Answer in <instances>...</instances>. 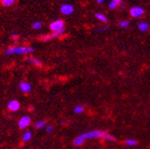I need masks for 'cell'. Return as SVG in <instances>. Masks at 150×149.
Returning <instances> with one entry per match:
<instances>
[{
	"label": "cell",
	"instance_id": "cell-1",
	"mask_svg": "<svg viewBox=\"0 0 150 149\" xmlns=\"http://www.w3.org/2000/svg\"><path fill=\"white\" fill-rule=\"evenodd\" d=\"M81 136L85 139V140H90V139H102V140L108 141V142H114L116 140L115 136H112L110 133L102 131V130H92V131L82 134Z\"/></svg>",
	"mask_w": 150,
	"mask_h": 149
},
{
	"label": "cell",
	"instance_id": "cell-2",
	"mask_svg": "<svg viewBox=\"0 0 150 149\" xmlns=\"http://www.w3.org/2000/svg\"><path fill=\"white\" fill-rule=\"evenodd\" d=\"M35 51V48L32 46H14L7 48L5 50L6 55H26Z\"/></svg>",
	"mask_w": 150,
	"mask_h": 149
},
{
	"label": "cell",
	"instance_id": "cell-3",
	"mask_svg": "<svg viewBox=\"0 0 150 149\" xmlns=\"http://www.w3.org/2000/svg\"><path fill=\"white\" fill-rule=\"evenodd\" d=\"M64 27H65V23L62 19H56L51 22L49 26L50 29L52 32H57L62 29H64Z\"/></svg>",
	"mask_w": 150,
	"mask_h": 149
},
{
	"label": "cell",
	"instance_id": "cell-4",
	"mask_svg": "<svg viewBox=\"0 0 150 149\" xmlns=\"http://www.w3.org/2000/svg\"><path fill=\"white\" fill-rule=\"evenodd\" d=\"M60 13H62V15L70 16V15H72V14L74 12V7H73V6L72 4L64 3V4L62 5V6H60Z\"/></svg>",
	"mask_w": 150,
	"mask_h": 149
},
{
	"label": "cell",
	"instance_id": "cell-5",
	"mask_svg": "<svg viewBox=\"0 0 150 149\" xmlns=\"http://www.w3.org/2000/svg\"><path fill=\"white\" fill-rule=\"evenodd\" d=\"M64 33H65V29H62V30H60V31H57V32H52L51 34L41 36L40 39H41L42 41H49V40H51V39H56V38H59V37L62 36Z\"/></svg>",
	"mask_w": 150,
	"mask_h": 149
},
{
	"label": "cell",
	"instance_id": "cell-6",
	"mask_svg": "<svg viewBox=\"0 0 150 149\" xmlns=\"http://www.w3.org/2000/svg\"><path fill=\"white\" fill-rule=\"evenodd\" d=\"M129 12H130V15L133 17H140L144 15L145 10L141 7H131Z\"/></svg>",
	"mask_w": 150,
	"mask_h": 149
},
{
	"label": "cell",
	"instance_id": "cell-7",
	"mask_svg": "<svg viewBox=\"0 0 150 149\" xmlns=\"http://www.w3.org/2000/svg\"><path fill=\"white\" fill-rule=\"evenodd\" d=\"M30 122H31L30 117H29V116H23L18 121V126H19L20 129H25L30 124Z\"/></svg>",
	"mask_w": 150,
	"mask_h": 149
},
{
	"label": "cell",
	"instance_id": "cell-8",
	"mask_svg": "<svg viewBox=\"0 0 150 149\" xmlns=\"http://www.w3.org/2000/svg\"><path fill=\"white\" fill-rule=\"evenodd\" d=\"M20 108V102L17 100H12L8 102L7 104V109L11 112H17Z\"/></svg>",
	"mask_w": 150,
	"mask_h": 149
},
{
	"label": "cell",
	"instance_id": "cell-9",
	"mask_svg": "<svg viewBox=\"0 0 150 149\" xmlns=\"http://www.w3.org/2000/svg\"><path fill=\"white\" fill-rule=\"evenodd\" d=\"M19 88H20V90L23 92H25V94H27V92H29L31 91V89H32L31 85L29 84V82H21L19 83Z\"/></svg>",
	"mask_w": 150,
	"mask_h": 149
},
{
	"label": "cell",
	"instance_id": "cell-10",
	"mask_svg": "<svg viewBox=\"0 0 150 149\" xmlns=\"http://www.w3.org/2000/svg\"><path fill=\"white\" fill-rule=\"evenodd\" d=\"M27 61L31 63V64H34V65H36V66H38V67H41L42 65H43V63H42L41 60H40L39 59H37V58H34V57L27 58Z\"/></svg>",
	"mask_w": 150,
	"mask_h": 149
},
{
	"label": "cell",
	"instance_id": "cell-11",
	"mask_svg": "<svg viewBox=\"0 0 150 149\" xmlns=\"http://www.w3.org/2000/svg\"><path fill=\"white\" fill-rule=\"evenodd\" d=\"M84 142H85V139H84L82 136H79L73 139V145L75 146H81L83 145Z\"/></svg>",
	"mask_w": 150,
	"mask_h": 149
},
{
	"label": "cell",
	"instance_id": "cell-12",
	"mask_svg": "<svg viewBox=\"0 0 150 149\" xmlns=\"http://www.w3.org/2000/svg\"><path fill=\"white\" fill-rule=\"evenodd\" d=\"M137 144H138L137 140H135V139H133V138H128L125 141V145L126 146H129V147H133V146H137Z\"/></svg>",
	"mask_w": 150,
	"mask_h": 149
},
{
	"label": "cell",
	"instance_id": "cell-13",
	"mask_svg": "<svg viewBox=\"0 0 150 149\" xmlns=\"http://www.w3.org/2000/svg\"><path fill=\"white\" fill-rule=\"evenodd\" d=\"M138 29L140 31H142V32H146L149 29V25L147 24V23L146 21H141V22H139L138 23Z\"/></svg>",
	"mask_w": 150,
	"mask_h": 149
},
{
	"label": "cell",
	"instance_id": "cell-14",
	"mask_svg": "<svg viewBox=\"0 0 150 149\" xmlns=\"http://www.w3.org/2000/svg\"><path fill=\"white\" fill-rule=\"evenodd\" d=\"M0 3L5 7H9L16 3V0H0Z\"/></svg>",
	"mask_w": 150,
	"mask_h": 149
},
{
	"label": "cell",
	"instance_id": "cell-15",
	"mask_svg": "<svg viewBox=\"0 0 150 149\" xmlns=\"http://www.w3.org/2000/svg\"><path fill=\"white\" fill-rule=\"evenodd\" d=\"M95 17L97 18L98 20L102 22V23H107V21H108V18H107L104 14H102V13H96Z\"/></svg>",
	"mask_w": 150,
	"mask_h": 149
},
{
	"label": "cell",
	"instance_id": "cell-16",
	"mask_svg": "<svg viewBox=\"0 0 150 149\" xmlns=\"http://www.w3.org/2000/svg\"><path fill=\"white\" fill-rule=\"evenodd\" d=\"M43 27V24H42L41 21H34L31 23V27L35 30H39L41 27Z\"/></svg>",
	"mask_w": 150,
	"mask_h": 149
},
{
	"label": "cell",
	"instance_id": "cell-17",
	"mask_svg": "<svg viewBox=\"0 0 150 149\" xmlns=\"http://www.w3.org/2000/svg\"><path fill=\"white\" fill-rule=\"evenodd\" d=\"M32 137V134L30 131H27L24 133V134H23V136H22V140L24 141V142H27V141H29L30 139Z\"/></svg>",
	"mask_w": 150,
	"mask_h": 149
},
{
	"label": "cell",
	"instance_id": "cell-18",
	"mask_svg": "<svg viewBox=\"0 0 150 149\" xmlns=\"http://www.w3.org/2000/svg\"><path fill=\"white\" fill-rule=\"evenodd\" d=\"M83 111H84V108H83V106L82 105H76L73 108V112H74V114H81L83 113Z\"/></svg>",
	"mask_w": 150,
	"mask_h": 149
},
{
	"label": "cell",
	"instance_id": "cell-19",
	"mask_svg": "<svg viewBox=\"0 0 150 149\" xmlns=\"http://www.w3.org/2000/svg\"><path fill=\"white\" fill-rule=\"evenodd\" d=\"M130 25V23L128 20H122L118 23V26L120 27H122V29H126V27H128Z\"/></svg>",
	"mask_w": 150,
	"mask_h": 149
},
{
	"label": "cell",
	"instance_id": "cell-20",
	"mask_svg": "<svg viewBox=\"0 0 150 149\" xmlns=\"http://www.w3.org/2000/svg\"><path fill=\"white\" fill-rule=\"evenodd\" d=\"M45 125H46V122L43 120H41V121H39V122L35 124V128L40 129V128H43Z\"/></svg>",
	"mask_w": 150,
	"mask_h": 149
},
{
	"label": "cell",
	"instance_id": "cell-21",
	"mask_svg": "<svg viewBox=\"0 0 150 149\" xmlns=\"http://www.w3.org/2000/svg\"><path fill=\"white\" fill-rule=\"evenodd\" d=\"M119 3H117V2H115V1H111L110 3H109V5H108V7H109V8H111V9H115L117 7L119 6Z\"/></svg>",
	"mask_w": 150,
	"mask_h": 149
},
{
	"label": "cell",
	"instance_id": "cell-22",
	"mask_svg": "<svg viewBox=\"0 0 150 149\" xmlns=\"http://www.w3.org/2000/svg\"><path fill=\"white\" fill-rule=\"evenodd\" d=\"M109 29H110V27L107 26V27H101V29H97L96 31H97V32H104V31L108 30Z\"/></svg>",
	"mask_w": 150,
	"mask_h": 149
},
{
	"label": "cell",
	"instance_id": "cell-23",
	"mask_svg": "<svg viewBox=\"0 0 150 149\" xmlns=\"http://www.w3.org/2000/svg\"><path fill=\"white\" fill-rule=\"evenodd\" d=\"M46 131L47 133H51L53 131V127L51 125H48V126H46Z\"/></svg>",
	"mask_w": 150,
	"mask_h": 149
},
{
	"label": "cell",
	"instance_id": "cell-24",
	"mask_svg": "<svg viewBox=\"0 0 150 149\" xmlns=\"http://www.w3.org/2000/svg\"><path fill=\"white\" fill-rule=\"evenodd\" d=\"M18 37H19V35H18V34H12L11 35V38L12 39H17Z\"/></svg>",
	"mask_w": 150,
	"mask_h": 149
},
{
	"label": "cell",
	"instance_id": "cell-25",
	"mask_svg": "<svg viewBox=\"0 0 150 149\" xmlns=\"http://www.w3.org/2000/svg\"><path fill=\"white\" fill-rule=\"evenodd\" d=\"M104 2V0H97V3H99V4H102Z\"/></svg>",
	"mask_w": 150,
	"mask_h": 149
},
{
	"label": "cell",
	"instance_id": "cell-26",
	"mask_svg": "<svg viewBox=\"0 0 150 149\" xmlns=\"http://www.w3.org/2000/svg\"><path fill=\"white\" fill-rule=\"evenodd\" d=\"M111 1H115V2L119 3V4H121V3H122V0H111Z\"/></svg>",
	"mask_w": 150,
	"mask_h": 149
}]
</instances>
